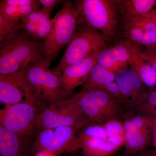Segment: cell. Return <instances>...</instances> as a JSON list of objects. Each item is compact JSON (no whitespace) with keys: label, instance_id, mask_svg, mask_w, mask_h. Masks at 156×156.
Listing matches in <instances>:
<instances>
[{"label":"cell","instance_id":"21","mask_svg":"<svg viewBox=\"0 0 156 156\" xmlns=\"http://www.w3.org/2000/svg\"><path fill=\"white\" fill-rule=\"evenodd\" d=\"M133 22L138 23L143 29L141 44L145 46L146 48L156 46V9Z\"/></svg>","mask_w":156,"mask_h":156},{"label":"cell","instance_id":"11","mask_svg":"<svg viewBox=\"0 0 156 156\" xmlns=\"http://www.w3.org/2000/svg\"><path fill=\"white\" fill-rule=\"evenodd\" d=\"M26 100L37 101L30 94L21 70L13 74L0 75V101L6 105H13Z\"/></svg>","mask_w":156,"mask_h":156},{"label":"cell","instance_id":"5","mask_svg":"<svg viewBox=\"0 0 156 156\" xmlns=\"http://www.w3.org/2000/svg\"><path fill=\"white\" fill-rule=\"evenodd\" d=\"M107 39L99 31L79 21L74 35L59 63L52 71L60 75L65 69L90 56H95L106 48Z\"/></svg>","mask_w":156,"mask_h":156},{"label":"cell","instance_id":"18","mask_svg":"<svg viewBox=\"0 0 156 156\" xmlns=\"http://www.w3.org/2000/svg\"><path fill=\"white\" fill-rule=\"evenodd\" d=\"M140 51L136 45L131 44L128 62L131 69L136 73L142 83L148 88H152L156 86V72L141 58Z\"/></svg>","mask_w":156,"mask_h":156},{"label":"cell","instance_id":"23","mask_svg":"<svg viewBox=\"0 0 156 156\" xmlns=\"http://www.w3.org/2000/svg\"><path fill=\"white\" fill-rule=\"evenodd\" d=\"M133 110L138 112L156 116V89L151 91L146 99Z\"/></svg>","mask_w":156,"mask_h":156},{"label":"cell","instance_id":"1","mask_svg":"<svg viewBox=\"0 0 156 156\" xmlns=\"http://www.w3.org/2000/svg\"><path fill=\"white\" fill-rule=\"evenodd\" d=\"M42 55V44L23 30L6 36L0 41V75L18 72Z\"/></svg>","mask_w":156,"mask_h":156},{"label":"cell","instance_id":"22","mask_svg":"<svg viewBox=\"0 0 156 156\" xmlns=\"http://www.w3.org/2000/svg\"><path fill=\"white\" fill-rule=\"evenodd\" d=\"M125 34L131 41L141 44L144 30L141 26L136 23H125Z\"/></svg>","mask_w":156,"mask_h":156},{"label":"cell","instance_id":"31","mask_svg":"<svg viewBox=\"0 0 156 156\" xmlns=\"http://www.w3.org/2000/svg\"><path fill=\"white\" fill-rule=\"evenodd\" d=\"M155 34H156V30H155Z\"/></svg>","mask_w":156,"mask_h":156},{"label":"cell","instance_id":"20","mask_svg":"<svg viewBox=\"0 0 156 156\" xmlns=\"http://www.w3.org/2000/svg\"><path fill=\"white\" fill-rule=\"evenodd\" d=\"M115 81V74L96 63L92 67L89 77L83 85V90H101L107 83Z\"/></svg>","mask_w":156,"mask_h":156},{"label":"cell","instance_id":"6","mask_svg":"<svg viewBox=\"0 0 156 156\" xmlns=\"http://www.w3.org/2000/svg\"><path fill=\"white\" fill-rule=\"evenodd\" d=\"M90 125V121L71 98L42 110L37 118L36 127L40 131L63 126L80 129Z\"/></svg>","mask_w":156,"mask_h":156},{"label":"cell","instance_id":"9","mask_svg":"<svg viewBox=\"0 0 156 156\" xmlns=\"http://www.w3.org/2000/svg\"><path fill=\"white\" fill-rule=\"evenodd\" d=\"M37 0H2L0 2V41L12 33L22 30L23 20L41 8Z\"/></svg>","mask_w":156,"mask_h":156},{"label":"cell","instance_id":"25","mask_svg":"<svg viewBox=\"0 0 156 156\" xmlns=\"http://www.w3.org/2000/svg\"><path fill=\"white\" fill-rule=\"evenodd\" d=\"M79 134L100 139H106L107 138L106 131L103 125H90L85 126Z\"/></svg>","mask_w":156,"mask_h":156},{"label":"cell","instance_id":"2","mask_svg":"<svg viewBox=\"0 0 156 156\" xmlns=\"http://www.w3.org/2000/svg\"><path fill=\"white\" fill-rule=\"evenodd\" d=\"M49 67L42 56L20 70L30 94L41 106L48 107L69 98L62 89L59 76Z\"/></svg>","mask_w":156,"mask_h":156},{"label":"cell","instance_id":"17","mask_svg":"<svg viewBox=\"0 0 156 156\" xmlns=\"http://www.w3.org/2000/svg\"><path fill=\"white\" fill-rule=\"evenodd\" d=\"M81 149L86 156H112L120 147L114 144L107 138L100 139L79 134Z\"/></svg>","mask_w":156,"mask_h":156},{"label":"cell","instance_id":"4","mask_svg":"<svg viewBox=\"0 0 156 156\" xmlns=\"http://www.w3.org/2000/svg\"><path fill=\"white\" fill-rule=\"evenodd\" d=\"M120 1L79 0L75 2L79 21L99 31L108 40L117 33Z\"/></svg>","mask_w":156,"mask_h":156},{"label":"cell","instance_id":"7","mask_svg":"<svg viewBox=\"0 0 156 156\" xmlns=\"http://www.w3.org/2000/svg\"><path fill=\"white\" fill-rule=\"evenodd\" d=\"M41 106L36 101L28 100L13 105H7L1 111V126L20 136L30 134L36 127Z\"/></svg>","mask_w":156,"mask_h":156},{"label":"cell","instance_id":"27","mask_svg":"<svg viewBox=\"0 0 156 156\" xmlns=\"http://www.w3.org/2000/svg\"><path fill=\"white\" fill-rule=\"evenodd\" d=\"M131 156H156V149L148 147L137 152Z\"/></svg>","mask_w":156,"mask_h":156},{"label":"cell","instance_id":"15","mask_svg":"<svg viewBox=\"0 0 156 156\" xmlns=\"http://www.w3.org/2000/svg\"><path fill=\"white\" fill-rule=\"evenodd\" d=\"M156 9V0L120 1V14L125 23L133 22Z\"/></svg>","mask_w":156,"mask_h":156},{"label":"cell","instance_id":"14","mask_svg":"<svg viewBox=\"0 0 156 156\" xmlns=\"http://www.w3.org/2000/svg\"><path fill=\"white\" fill-rule=\"evenodd\" d=\"M52 20L41 8L32 11L23 20L22 30L35 40L45 41L51 32Z\"/></svg>","mask_w":156,"mask_h":156},{"label":"cell","instance_id":"29","mask_svg":"<svg viewBox=\"0 0 156 156\" xmlns=\"http://www.w3.org/2000/svg\"><path fill=\"white\" fill-rule=\"evenodd\" d=\"M112 156H125L124 154L123 155H119V154H115L113 155Z\"/></svg>","mask_w":156,"mask_h":156},{"label":"cell","instance_id":"24","mask_svg":"<svg viewBox=\"0 0 156 156\" xmlns=\"http://www.w3.org/2000/svg\"><path fill=\"white\" fill-rule=\"evenodd\" d=\"M107 137L125 135V130L123 122L119 120L108 121L103 125Z\"/></svg>","mask_w":156,"mask_h":156},{"label":"cell","instance_id":"28","mask_svg":"<svg viewBox=\"0 0 156 156\" xmlns=\"http://www.w3.org/2000/svg\"><path fill=\"white\" fill-rule=\"evenodd\" d=\"M51 155L53 154L47 152L43 151L37 154V156H52Z\"/></svg>","mask_w":156,"mask_h":156},{"label":"cell","instance_id":"26","mask_svg":"<svg viewBox=\"0 0 156 156\" xmlns=\"http://www.w3.org/2000/svg\"><path fill=\"white\" fill-rule=\"evenodd\" d=\"M42 9L48 15L50 16L52 11L56 6L64 2L60 0H39Z\"/></svg>","mask_w":156,"mask_h":156},{"label":"cell","instance_id":"3","mask_svg":"<svg viewBox=\"0 0 156 156\" xmlns=\"http://www.w3.org/2000/svg\"><path fill=\"white\" fill-rule=\"evenodd\" d=\"M51 20V32L42 43V55L49 66L62 48L71 41L77 29L79 15L71 2L64 1L60 11Z\"/></svg>","mask_w":156,"mask_h":156},{"label":"cell","instance_id":"12","mask_svg":"<svg viewBox=\"0 0 156 156\" xmlns=\"http://www.w3.org/2000/svg\"><path fill=\"white\" fill-rule=\"evenodd\" d=\"M85 95L96 107L106 123L113 120L122 122L124 115L129 108L122 101L106 91L83 90Z\"/></svg>","mask_w":156,"mask_h":156},{"label":"cell","instance_id":"13","mask_svg":"<svg viewBox=\"0 0 156 156\" xmlns=\"http://www.w3.org/2000/svg\"><path fill=\"white\" fill-rule=\"evenodd\" d=\"M96 63V56H90L65 69L59 75V79L62 89L67 96L87 80L91 69Z\"/></svg>","mask_w":156,"mask_h":156},{"label":"cell","instance_id":"32","mask_svg":"<svg viewBox=\"0 0 156 156\" xmlns=\"http://www.w3.org/2000/svg\"></svg>","mask_w":156,"mask_h":156},{"label":"cell","instance_id":"19","mask_svg":"<svg viewBox=\"0 0 156 156\" xmlns=\"http://www.w3.org/2000/svg\"><path fill=\"white\" fill-rule=\"evenodd\" d=\"M21 136L0 126V156H24L26 154Z\"/></svg>","mask_w":156,"mask_h":156},{"label":"cell","instance_id":"10","mask_svg":"<svg viewBox=\"0 0 156 156\" xmlns=\"http://www.w3.org/2000/svg\"><path fill=\"white\" fill-rule=\"evenodd\" d=\"M115 76L124 102L129 109L139 106L151 92L132 69L120 72Z\"/></svg>","mask_w":156,"mask_h":156},{"label":"cell","instance_id":"8","mask_svg":"<svg viewBox=\"0 0 156 156\" xmlns=\"http://www.w3.org/2000/svg\"><path fill=\"white\" fill-rule=\"evenodd\" d=\"M80 129L72 126H63L41 130L35 144L37 154L47 152L55 154L65 151L75 152L81 148L79 136H76Z\"/></svg>","mask_w":156,"mask_h":156},{"label":"cell","instance_id":"30","mask_svg":"<svg viewBox=\"0 0 156 156\" xmlns=\"http://www.w3.org/2000/svg\"><path fill=\"white\" fill-rule=\"evenodd\" d=\"M78 156H85V155L84 154H83L81 155H79Z\"/></svg>","mask_w":156,"mask_h":156},{"label":"cell","instance_id":"16","mask_svg":"<svg viewBox=\"0 0 156 156\" xmlns=\"http://www.w3.org/2000/svg\"><path fill=\"white\" fill-rule=\"evenodd\" d=\"M131 55V43L126 42L101 50L96 55L97 63L109 71L120 62L128 61Z\"/></svg>","mask_w":156,"mask_h":156}]
</instances>
